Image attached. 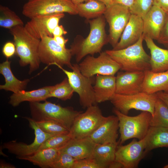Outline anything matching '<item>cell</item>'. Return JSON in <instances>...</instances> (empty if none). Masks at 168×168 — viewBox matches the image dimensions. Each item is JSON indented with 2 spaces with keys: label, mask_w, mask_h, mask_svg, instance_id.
I'll use <instances>...</instances> for the list:
<instances>
[{
  "label": "cell",
  "mask_w": 168,
  "mask_h": 168,
  "mask_svg": "<svg viewBox=\"0 0 168 168\" xmlns=\"http://www.w3.org/2000/svg\"><path fill=\"white\" fill-rule=\"evenodd\" d=\"M113 111L119 120L120 145L131 138L141 140L144 138L150 127L152 115L150 113L144 111L137 115L131 116L114 108Z\"/></svg>",
  "instance_id": "5"
},
{
  "label": "cell",
  "mask_w": 168,
  "mask_h": 168,
  "mask_svg": "<svg viewBox=\"0 0 168 168\" xmlns=\"http://www.w3.org/2000/svg\"><path fill=\"white\" fill-rule=\"evenodd\" d=\"M0 168H15L16 167L13 165L1 161L0 163Z\"/></svg>",
  "instance_id": "46"
},
{
  "label": "cell",
  "mask_w": 168,
  "mask_h": 168,
  "mask_svg": "<svg viewBox=\"0 0 168 168\" xmlns=\"http://www.w3.org/2000/svg\"><path fill=\"white\" fill-rule=\"evenodd\" d=\"M153 5L160 8L168 14V0H154Z\"/></svg>",
  "instance_id": "40"
},
{
  "label": "cell",
  "mask_w": 168,
  "mask_h": 168,
  "mask_svg": "<svg viewBox=\"0 0 168 168\" xmlns=\"http://www.w3.org/2000/svg\"><path fill=\"white\" fill-rule=\"evenodd\" d=\"M100 1L103 3L106 6L108 7L112 5L113 3V0H97Z\"/></svg>",
  "instance_id": "47"
},
{
  "label": "cell",
  "mask_w": 168,
  "mask_h": 168,
  "mask_svg": "<svg viewBox=\"0 0 168 168\" xmlns=\"http://www.w3.org/2000/svg\"><path fill=\"white\" fill-rule=\"evenodd\" d=\"M109 168H123L122 165L120 163L115 161L112 162L109 166Z\"/></svg>",
  "instance_id": "45"
},
{
  "label": "cell",
  "mask_w": 168,
  "mask_h": 168,
  "mask_svg": "<svg viewBox=\"0 0 168 168\" xmlns=\"http://www.w3.org/2000/svg\"><path fill=\"white\" fill-rule=\"evenodd\" d=\"M119 120L115 115L105 117L99 127L89 136L96 144L117 142Z\"/></svg>",
  "instance_id": "18"
},
{
  "label": "cell",
  "mask_w": 168,
  "mask_h": 168,
  "mask_svg": "<svg viewBox=\"0 0 168 168\" xmlns=\"http://www.w3.org/2000/svg\"><path fill=\"white\" fill-rule=\"evenodd\" d=\"M2 52L7 59L12 57L16 53V48L14 43L10 41L6 42L3 47Z\"/></svg>",
  "instance_id": "39"
},
{
  "label": "cell",
  "mask_w": 168,
  "mask_h": 168,
  "mask_svg": "<svg viewBox=\"0 0 168 168\" xmlns=\"http://www.w3.org/2000/svg\"><path fill=\"white\" fill-rule=\"evenodd\" d=\"M143 21L140 16L132 14L117 45L113 50L122 49L137 42L142 36Z\"/></svg>",
  "instance_id": "19"
},
{
  "label": "cell",
  "mask_w": 168,
  "mask_h": 168,
  "mask_svg": "<svg viewBox=\"0 0 168 168\" xmlns=\"http://www.w3.org/2000/svg\"><path fill=\"white\" fill-rule=\"evenodd\" d=\"M157 41L168 49V14L165 22Z\"/></svg>",
  "instance_id": "38"
},
{
  "label": "cell",
  "mask_w": 168,
  "mask_h": 168,
  "mask_svg": "<svg viewBox=\"0 0 168 168\" xmlns=\"http://www.w3.org/2000/svg\"><path fill=\"white\" fill-rule=\"evenodd\" d=\"M143 71L118 72L116 77L115 93L131 95L142 92Z\"/></svg>",
  "instance_id": "16"
},
{
  "label": "cell",
  "mask_w": 168,
  "mask_h": 168,
  "mask_svg": "<svg viewBox=\"0 0 168 168\" xmlns=\"http://www.w3.org/2000/svg\"><path fill=\"white\" fill-rule=\"evenodd\" d=\"M144 73L142 92L148 94L161 91L168 93V70L155 72L150 70Z\"/></svg>",
  "instance_id": "21"
},
{
  "label": "cell",
  "mask_w": 168,
  "mask_h": 168,
  "mask_svg": "<svg viewBox=\"0 0 168 168\" xmlns=\"http://www.w3.org/2000/svg\"><path fill=\"white\" fill-rule=\"evenodd\" d=\"M38 54L40 62L48 65L62 67L67 65L70 68L72 66L71 61L72 55L71 49L62 47L53 37L46 36L41 39Z\"/></svg>",
  "instance_id": "9"
},
{
  "label": "cell",
  "mask_w": 168,
  "mask_h": 168,
  "mask_svg": "<svg viewBox=\"0 0 168 168\" xmlns=\"http://www.w3.org/2000/svg\"><path fill=\"white\" fill-rule=\"evenodd\" d=\"M143 139L147 153L156 148L167 147L168 128L150 126Z\"/></svg>",
  "instance_id": "25"
},
{
  "label": "cell",
  "mask_w": 168,
  "mask_h": 168,
  "mask_svg": "<svg viewBox=\"0 0 168 168\" xmlns=\"http://www.w3.org/2000/svg\"><path fill=\"white\" fill-rule=\"evenodd\" d=\"M67 33L62 25H58L53 30L52 32L53 37L54 36H63Z\"/></svg>",
  "instance_id": "41"
},
{
  "label": "cell",
  "mask_w": 168,
  "mask_h": 168,
  "mask_svg": "<svg viewBox=\"0 0 168 168\" xmlns=\"http://www.w3.org/2000/svg\"><path fill=\"white\" fill-rule=\"evenodd\" d=\"M158 98L156 94L143 92L131 95L114 93L110 100L114 108L128 115L132 109L147 111L153 115L156 102Z\"/></svg>",
  "instance_id": "8"
},
{
  "label": "cell",
  "mask_w": 168,
  "mask_h": 168,
  "mask_svg": "<svg viewBox=\"0 0 168 168\" xmlns=\"http://www.w3.org/2000/svg\"><path fill=\"white\" fill-rule=\"evenodd\" d=\"M72 138L70 132L67 134L53 135L43 143L38 151L47 148H60Z\"/></svg>",
  "instance_id": "34"
},
{
  "label": "cell",
  "mask_w": 168,
  "mask_h": 168,
  "mask_svg": "<svg viewBox=\"0 0 168 168\" xmlns=\"http://www.w3.org/2000/svg\"><path fill=\"white\" fill-rule=\"evenodd\" d=\"M11 61L8 59L0 64V72L5 79L4 84L0 85V89L11 91L13 93L25 90L30 81L28 79L20 81L13 73L11 68Z\"/></svg>",
  "instance_id": "26"
},
{
  "label": "cell",
  "mask_w": 168,
  "mask_h": 168,
  "mask_svg": "<svg viewBox=\"0 0 168 168\" xmlns=\"http://www.w3.org/2000/svg\"><path fill=\"white\" fill-rule=\"evenodd\" d=\"M24 25L21 18L8 7L0 5V26L10 29L18 25Z\"/></svg>",
  "instance_id": "31"
},
{
  "label": "cell",
  "mask_w": 168,
  "mask_h": 168,
  "mask_svg": "<svg viewBox=\"0 0 168 168\" xmlns=\"http://www.w3.org/2000/svg\"><path fill=\"white\" fill-rule=\"evenodd\" d=\"M76 5L77 14L86 20L93 19L104 15L107 8L103 3L97 0H89Z\"/></svg>",
  "instance_id": "29"
},
{
  "label": "cell",
  "mask_w": 168,
  "mask_h": 168,
  "mask_svg": "<svg viewBox=\"0 0 168 168\" xmlns=\"http://www.w3.org/2000/svg\"><path fill=\"white\" fill-rule=\"evenodd\" d=\"M153 1L154 0H135L129 9L131 14L143 19L153 6Z\"/></svg>",
  "instance_id": "35"
},
{
  "label": "cell",
  "mask_w": 168,
  "mask_h": 168,
  "mask_svg": "<svg viewBox=\"0 0 168 168\" xmlns=\"http://www.w3.org/2000/svg\"><path fill=\"white\" fill-rule=\"evenodd\" d=\"M167 14L160 8L153 5L142 19L143 38L147 36L157 40L164 25Z\"/></svg>",
  "instance_id": "17"
},
{
  "label": "cell",
  "mask_w": 168,
  "mask_h": 168,
  "mask_svg": "<svg viewBox=\"0 0 168 168\" xmlns=\"http://www.w3.org/2000/svg\"><path fill=\"white\" fill-rule=\"evenodd\" d=\"M150 126L168 128V106L158 97L150 120Z\"/></svg>",
  "instance_id": "30"
},
{
  "label": "cell",
  "mask_w": 168,
  "mask_h": 168,
  "mask_svg": "<svg viewBox=\"0 0 168 168\" xmlns=\"http://www.w3.org/2000/svg\"><path fill=\"white\" fill-rule=\"evenodd\" d=\"M29 122L30 127L34 131L35 138L31 143L27 144L15 141L5 142L2 145L3 148L15 155L16 157H23L32 155L36 152L40 146L48 138L53 136L44 132L31 118H25Z\"/></svg>",
  "instance_id": "13"
},
{
  "label": "cell",
  "mask_w": 168,
  "mask_h": 168,
  "mask_svg": "<svg viewBox=\"0 0 168 168\" xmlns=\"http://www.w3.org/2000/svg\"><path fill=\"white\" fill-rule=\"evenodd\" d=\"M105 19L104 15L91 20H86L90 25V31L85 38H76L70 46L72 56L79 62L88 55L100 53L103 47L109 42L105 31Z\"/></svg>",
  "instance_id": "1"
},
{
  "label": "cell",
  "mask_w": 168,
  "mask_h": 168,
  "mask_svg": "<svg viewBox=\"0 0 168 168\" xmlns=\"http://www.w3.org/2000/svg\"><path fill=\"white\" fill-rule=\"evenodd\" d=\"M156 94L158 97L163 101L168 106V93L161 91L156 93Z\"/></svg>",
  "instance_id": "44"
},
{
  "label": "cell",
  "mask_w": 168,
  "mask_h": 168,
  "mask_svg": "<svg viewBox=\"0 0 168 168\" xmlns=\"http://www.w3.org/2000/svg\"><path fill=\"white\" fill-rule=\"evenodd\" d=\"M59 148L44 149L38 151L29 156L17 157L21 160L28 161L42 168H51L60 152Z\"/></svg>",
  "instance_id": "27"
},
{
  "label": "cell",
  "mask_w": 168,
  "mask_h": 168,
  "mask_svg": "<svg viewBox=\"0 0 168 168\" xmlns=\"http://www.w3.org/2000/svg\"><path fill=\"white\" fill-rule=\"evenodd\" d=\"M75 5H77L82 3L84 2H86L89 0H70Z\"/></svg>",
  "instance_id": "48"
},
{
  "label": "cell",
  "mask_w": 168,
  "mask_h": 168,
  "mask_svg": "<svg viewBox=\"0 0 168 168\" xmlns=\"http://www.w3.org/2000/svg\"><path fill=\"white\" fill-rule=\"evenodd\" d=\"M13 37L16 53L19 58V64L21 67L29 65L30 74L39 67L40 63L38 49L40 40L30 35L24 25L15 26L10 30Z\"/></svg>",
  "instance_id": "2"
},
{
  "label": "cell",
  "mask_w": 168,
  "mask_h": 168,
  "mask_svg": "<svg viewBox=\"0 0 168 168\" xmlns=\"http://www.w3.org/2000/svg\"><path fill=\"white\" fill-rule=\"evenodd\" d=\"M35 122L39 127L44 132L52 135L65 134L70 132V131L68 128L55 121L51 120H40Z\"/></svg>",
  "instance_id": "33"
},
{
  "label": "cell",
  "mask_w": 168,
  "mask_h": 168,
  "mask_svg": "<svg viewBox=\"0 0 168 168\" xmlns=\"http://www.w3.org/2000/svg\"><path fill=\"white\" fill-rule=\"evenodd\" d=\"M53 86H46L42 88L27 91L25 90L13 93L10 97L9 103L13 107L18 106L23 102H40L45 101L49 98Z\"/></svg>",
  "instance_id": "24"
},
{
  "label": "cell",
  "mask_w": 168,
  "mask_h": 168,
  "mask_svg": "<svg viewBox=\"0 0 168 168\" xmlns=\"http://www.w3.org/2000/svg\"><path fill=\"white\" fill-rule=\"evenodd\" d=\"M64 16V13L39 15L30 19L24 27L30 35L38 39L46 36L53 37V30Z\"/></svg>",
  "instance_id": "14"
},
{
  "label": "cell",
  "mask_w": 168,
  "mask_h": 168,
  "mask_svg": "<svg viewBox=\"0 0 168 168\" xmlns=\"http://www.w3.org/2000/svg\"><path fill=\"white\" fill-rule=\"evenodd\" d=\"M105 117L96 105L86 108L75 119L70 130L72 138H81L89 136L99 127Z\"/></svg>",
  "instance_id": "10"
},
{
  "label": "cell",
  "mask_w": 168,
  "mask_h": 168,
  "mask_svg": "<svg viewBox=\"0 0 168 168\" xmlns=\"http://www.w3.org/2000/svg\"><path fill=\"white\" fill-rule=\"evenodd\" d=\"M164 168H168V165H166L163 167Z\"/></svg>",
  "instance_id": "49"
},
{
  "label": "cell",
  "mask_w": 168,
  "mask_h": 168,
  "mask_svg": "<svg viewBox=\"0 0 168 168\" xmlns=\"http://www.w3.org/2000/svg\"><path fill=\"white\" fill-rule=\"evenodd\" d=\"M81 72L87 77L96 75L114 76L120 68L119 65L105 51L97 57L88 55L79 64Z\"/></svg>",
  "instance_id": "11"
},
{
  "label": "cell",
  "mask_w": 168,
  "mask_h": 168,
  "mask_svg": "<svg viewBox=\"0 0 168 168\" xmlns=\"http://www.w3.org/2000/svg\"><path fill=\"white\" fill-rule=\"evenodd\" d=\"M54 40L63 48H66L65 44L68 41V39H65L63 36L53 37Z\"/></svg>",
  "instance_id": "43"
},
{
  "label": "cell",
  "mask_w": 168,
  "mask_h": 168,
  "mask_svg": "<svg viewBox=\"0 0 168 168\" xmlns=\"http://www.w3.org/2000/svg\"><path fill=\"white\" fill-rule=\"evenodd\" d=\"M60 152L51 168H73L76 160L67 153Z\"/></svg>",
  "instance_id": "36"
},
{
  "label": "cell",
  "mask_w": 168,
  "mask_h": 168,
  "mask_svg": "<svg viewBox=\"0 0 168 168\" xmlns=\"http://www.w3.org/2000/svg\"><path fill=\"white\" fill-rule=\"evenodd\" d=\"M118 142L96 144L91 158L94 159L102 168H108L115 159Z\"/></svg>",
  "instance_id": "28"
},
{
  "label": "cell",
  "mask_w": 168,
  "mask_h": 168,
  "mask_svg": "<svg viewBox=\"0 0 168 168\" xmlns=\"http://www.w3.org/2000/svg\"><path fill=\"white\" fill-rule=\"evenodd\" d=\"M93 86L96 103H100L110 99L115 93L116 77L96 75Z\"/></svg>",
  "instance_id": "22"
},
{
  "label": "cell",
  "mask_w": 168,
  "mask_h": 168,
  "mask_svg": "<svg viewBox=\"0 0 168 168\" xmlns=\"http://www.w3.org/2000/svg\"><path fill=\"white\" fill-rule=\"evenodd\" d=\"M77 14L76 5L70 0H34L23 5L22 13L31 19L41 15L58 13Z\"/></svg>",
  "instance_id": "7"
},
{
  "label": "cell",
  "mask_w": 168,
  "mask_h": 168,
  "mask_svg": "<svg viewBox=\"0 0 168 168\" xmlns=\"http://www.w3.org/2000/svg\"><path fill=\"white\" fill-rule=\"evenodd\" d=\"M96 145L89 137L72 138L59 150L69 154L76 160H79L91 158Z\"/></svg>",
  "instance_id": "20"
},
{
  "label": "cell",
  "mask_w": 168,
  "mask_h": 168,
  "mask_svg": "<svg viewBox=\"0 0 168 168\" xmlns=\"http://www.w3.org/2000/svg\"><path fill=\"white\" fill-rule=\"evenodd\" d=\"M66 75L74 92L79 95L81 105L84 108L96 103L95 93L92 85L95 78L86 77L81 72L78 64H72L71 68L72 71L65 70L63 67L57 65Z\"/></svg>",
  "instance_id": "6"
},
{
  "label": "cell",
  "mask_w": 168,
  "mask_h": 168,
  "mask_svg": "<svg viewBox=\"0 0 168 168\" xmlns=\"http://www.w3.org/2000/svg\"><path fill=\"white\" fill-rule=\"evenodd\" d=\"M132 14L129 8L113 3L107 7L104 14L109 26V42L114 48L119 42Z\"/></svg>",
  "instance_id": "12"
},
{
  "label": "cell",
  "mask_w": 168,
  "mask_h": 168,
  "mask_svg": "<svg viewBox=\"0 0 168 168\" xmlns=\"http://www.w3.org/2000/svg\"><path fill=\"white\" fill-rule=\"evenodd\" d=\"M33 0H28V1H33Z\"/></svg>",
  "instance_id": "50"
},
{
  "label": "cell",
  "mask_w": 168,
  "mask_h": 168,
  "mask_svg": "<svg viewBox=\"0 0 168 168\" xmlns=\"http://www.w3.org/2000/svg\"><path fill=\"white\" fill-rule=\"evenodd\" d=\"M147 154L144 139L138 141L133 139L126 145L118 146L115 161L121 164L124 168H135Z\"/></svg>",
  "instance_id": "15"
},
{
  "label": "cell",
  "mask_w": 168,
  "mask_h": 168,
  "mask_svg": "<svg viewBox=\"0 0 168 168\" xmlns=\"http://www.w3.org/2000/svg\"><path fill=\"white\" fill-rule=\"evenodd\" d=\"M74 92L68 78L66 77L60 83L53 86L49 98L55 97L66 100L71 98Z\"/></svg>",
  "instance_id": "32"
},
{
  "label": "cell",
  "mask_w": 168,
  "mask_h": 168,
  "mask_svg": "<svg viewBox=\"0 0 168 168\" xmlns=\"http://www.w3.org/2000/svg\"><path fill=\"white\" fill-rule=\"evenodd\" d=\"M142 36L135 43L119 50H108L105 51L124 71H141L151 70L150 56L145 51L142 45Z\"/></svg>",
  "instance_id": "3"
},
{
  "label": "cell",
  "mask_w": 168,
  "mask_h": 168,
  "mask_svg": "<svg viewBox=\"0 0 168 168\" xmlns=\"http://www.w3.org/2000/svg\"><path fill=\"white\" fill-rule=\"evenodd\" d=\"M73 168H102L92 158L76 160Z\"/></svg>",
  "instance_id": "37"
},
{
  "label": "cell",
  "mask_w": 168,
  "mask_h": 168,
  "mask_svg": "<svg viewBox=\"0 0 168 168\" xmlns=\"http://www.w3.org/2000/svg\"><path fill=\"white\" fill-rule=\"evenodd\" d=\"M135 0H113V3L119 4L128 7L133 5Z\"/></svg>",
  "instance_id": "42"
},
{
  "label": "cell",
  "mask_w": 168,
  "mask_h": 168,
  "mask_svg": "<svg viewBox=\"0 0 168 168\" xmlns=\"http://www.w3.org/2000/svg\"><path fill=\"white\" fill-rule=\"evenodd\" d=\"M32 119L35 121L51 120L62 124L70 131L75 118L82 111L74 110L72 107H63L44 101L30 102Z\"/></svg>",
  "instance_id": "4"
},
{
  "label": "cell",
  "mask_w": 168,
  "mask_h": 168,
  "mask_svg": "<svg viewBox=\"0 0 168 168\" xmlns=\"http://www.w3.org/2000/svg\"><path fill=\"white\" fill-rule=\"evenodd\" d=\"M143 39L150 52L151 70L155 72L168 70V49L159 47L148 36H145Z\"/></svg>",
  "instance_id": "23"
}]
</instances>
